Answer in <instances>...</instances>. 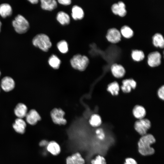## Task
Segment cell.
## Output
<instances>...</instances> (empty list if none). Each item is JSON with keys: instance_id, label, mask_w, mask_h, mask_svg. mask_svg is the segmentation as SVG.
I'll return each mask as SVG.
<instances>
[{"instance_id": "6da1fadb", "label": "cell", "mask_w": 164, "mask_h": 164, "mask_svg": "<svg viewBox=\"0 0 164 164\" xmlns=\"http://www.w3.org/2000/svg\"><path fill=\"white\" fill-rule=\"evenodd\" d=\"M156 140L153 135L147 134L142 136L138 143V150L139 152L143 156H148L153 155L155 153V149L151 146L154 143Z\"/></svg>"}, {"instance_id": "7a4b0ae2", "label": "cell", "mask_w": 164, "mask_h": 164, "mask_svg": "<svg viewBox=\"0 0 164 164\" xmlns=\"http://www.w3.org/2000/svg\"><path fill=\"white\" fill-rule=\"evenodd\" d=\"M32 43L35 46L44 52H47L52 46V43L49 37L44 34H39L33 39Z\"/></svg>"}, {"instance_id": "3957f363", "label": "cell", "mask_w": 164, "mask_h": 164, "mask_svg": "<svg viewBox=\"0 0 164 164\" xmlns=\"http://www.w3.org/2000/svg\"><path fill=\"white\" fill-rule=\"evenodd\" d=\"M12 25L17 33L22 34L26 32L29 28L28 20L21 15H18L12 21Z\"/></svg>"}, {"instance_id": "277c9868", "label": "cell", "mask_w": 164, "mask_h": 164, "mask_svg": "<svg viewBox=\"0 0 164 164\" xmlns=\"http://www.w3.org/2000/svg\"><path fill=\"white\" fill-rule=\"evenodd\" d=\"M70 63L73 68L82 71L85 70L88 66L89 60L87 56L77 54L73 56Z\"/></svg>"}, {"instance_id": "5b68a950", "label": "cell", "mask_w": 164, "mask_h": 164, "mask_svg": "<svg viewBox=\"0 0 164 164\" xmlns=\"http://www.w3.org/2000/svg\"><path fill=\"white\" fill-rule=\"evenodd\" d=\"M151 126L150 121L144 118L137 120L135 123L134 128L135 130L142 136L147 134Z\"/></svg>"}, {"instance_id": "8992f818", "label": "cell", "mask_w": 164, "mask_h": 164, "mask_svg": "<svg viewBox=\"0 0 164 164\" xmlns=\"http://www.w3.org/2000/svg\"><path fill=\"white\" fill-rule=\"evenodd\" d=\"M64 111L60 108H55L51 112L50 115L53 122L59 125H64L67 123L64 118Z\"/></svg>"}, {"instance_id": "52a82bcc", "label": "cell", "mask_w": 164, "mask_h": 164, "mask_svg": "<svg viewBox=\"0 0 164 164\" xmlns=\"http://www.w3.org/2000/svg\"><path fill=\"white\" fill-rule=\"evenodd\" d=\"M161 55L159 51H155L151 52L148 55V64L152 67H157L161 63Z\"/></svg>"}, {"instance_id": "ba28073f", "label": "cell", "mask_w": 164, "mask_h": 164, "mask_svg": "<svg viewBox=\"0 0 164 164\" xmlns=\"http://www.w3.org/2000/svg\"><path fill=\"white\" fill-rule=\"evenodd\" d=\"M106 37L109 42L115 43L121 40V36L120 31L117 28L113 27L108 30Z\"/></svg>"}, {"instance_id": "9c48e42d", "label": "cell", "mask_w": 164, "mask_h": 164, "mask_svg": "<svg viewBox=\"0 0 164 164\" xmlns=\"http://www.w3.org/2000/svg\"><path fill=\"white\" fill-rule=\"evenodd\" d=\"M111 9L114 14L118 15L121 17L125 16L127 12L125 5L122 1H119L117 3L113 4L111 6Z\"/></svg>"}, {"instance_id": "30bf717a", "label": "cell", "mask_w": 164, "mask_h": 164, "mask_svg": "<svg viewBox=\"0 0 164 164\" xmlns=\"http://www.w3.org/2000/svg\"><path fill=\"white\" fill-rule=\"evenodd\" d=\"M111 70L112 75L117 78H121L125 75L126 71L121 65L117 63L113 64L111 67Z\"/></svg>"}, {"instance_id": "8fae6325", "label": "cell", "mask_w": 164, "mask_h": 164, "mask_svg": "<svg viewBox=\"0 0 164 164\" xmlns=\"http://www.w3.org/2000/svg\"><path fill=\"white\" fill-rule=\"evenodd\" d=\"M137 86L136 81L133 79H127L124 80L122 82L121 87V91L124 93H130L132 89L135 88Z\"/></svg>"}, {"instance_id": "7c38bea8", "label": "cell", "mask_w": 164, "mask_h": 164, "mask_svg": "<svg viewBox=\"0 0 164 164\" xmlns=\"http://www.w3.org/2000/svg\"><path fill=\"white\" fill-rule=\"evenodd\" d=\"M1 86L5 91H9L13 90L15 87L14 81L12 78L9 77H4L1 80Z\"/></svg>"}, {"instance_id": "4fadbf2b", "label": "cell", "mask_w": 164, "mask_h": 164, "mask_svg": "<svg viewBox=\"0 0 164 164\" xmlns=\"http://www.w3.org/2000/svg\"><path fill=\"white\" fill-rule=\"evenodd\" d=\"M26 117L27 122L32 125H36L41 119L39 113L34 109L30 110L27 112Z\"/></svg>"}, {"instance_id": "5bb4252c", "label": "cell", "mask_w": 164, "mask_h": 164, "mask_svg": "<svg viewBox=\"0 0 164 164\" xmlns=\"http://www.w3.org/2000/svg\"><path fill=\"white\" fill-rule=\"evenodd\" d=\"M46 148L47 151L54 156L58 155L61 152V148L60 145L55 141L49 142Z\"/></svg>"}, {"instance_id": "9a60e30c", "label": "cell", "mask_w": 164, "mask_h": 164, "mask_svg": "<svg viewBox=\"0 0 164 164\" xmlns=\"http://www.w3.org/2000/svg\"><path fill=\"white\" fill-rule=\"evenodd\" d=\"M14 112L15 115L19 118H22L26 117L27 113V108L25 104L19 103L15 106Z\"/></svg>"}, {"instance_id": "2e32d148", "label": "cell", "mask_w": 164, "mask_h": 164, "mask_svg": "<svg viewBox=\"0 0 164 164\" xmlns=\"http://www.w3.org/2000/svg\"><path fill=\"white\" fill-rule=\"evenodd\" d=\"M146 113L145 108L142 105H136L132 110L134 116L138 120L144 118Z\"/></svg>"}, {"instance_id": "e0dca14e", "label": "cell", "mask_w": 164, "mask_h": 164, "mask_svg": "<svg viewBox=\"0 0 164 164\" xmlns=\"http://www.w3.org/2000/svg\"><path fill=\"white\" fill-rule=\"evenodd\" d=\"M26 124L22 118H18L15 119L13 125V127L15 131L18 133L23 134L25 131Z\"/></svg>"}, {"instance_id": "ac0fdd59", "label": "cell", "mask_w": 164, "mask_h": 164, "mask_svg": "<svg viewBox=\"0 0 164 164\" xmlns=\"http://www.w3.org/2000/svg\"><path fill=\"white\" fill-rule=\"evenodd\" d=\"M41 6L45 10L51 11L56 9L57 6V3L55 0H41Z\"/></svg>"}, {"instance_id": "d6986e66", "label": "cell", "mask_w": 164, "mask_h": 164, "mask_svg": "<svg viewBox=\"0 0 164 164\" xmlns=\"http://www.w3.org/2000/svg\"><path fill=\"white\" fill-rule=\"evenodd\" d=\"M12 10L9 4L4 3L0 5V15L3 18H5L11 15Z\"/></svg>"}, {"instance_id": "ffe728a7", "label": "cell", "mask_w": 164, "mask_h": 164, "mask_svg": "<svg viewBox=\"0 0 164 164\" xmlns=\"http://www.w3.org/2000/svg\"><path fill=\"white\" fill-rule=\"evenodd\" d=\"M152 41L155 47L163 48L164 47V39L163 35L160 33H155L152 36Z\"/></svg>"}, {"instance_id": "44dd1931", "label": "cell", "mask_w": 164, "mask_h": 164, "mask_svg": "<svg viewBox=\"0 0 164 164\" xmlns=\"http://www.w3.org/2000/svg\"><path fill=\"white\" fill-rule=\"evenodd\" d=\"M71 15L74 20L81 19L84 16V12L80 7L75 5L72 8Z\"/></svg>"}, {"instance_id": "7402d4cb", "label": "cell", "mask_w": 164, "mask_h": 164, "mask_svg": "<svg viewBox=\"0 0 164 164\" xmlns=\"http://www.w3.org/2000/svg\"><path fill=\"white\" fill-rule=\"evenodd\" d=\"M56 19L60 24L63 25L68 24L70 21L69 15L63 11H60L58 13Z\"/></svg>"}, {"instance_id": "603a6c76", "label": "cell", "mask_w": 164, "mask_h": 164, "mask_svg": "<svg viewBox=\"0 0 164 164\" xmlns=\"http://www.w3.org/2000/svg\"><path fill=\"white\" fill-rule=\"evenodd\" d=\"M120 87L118 82L114 81L110 83L108 86L107 91L112 95H118L120 90Z\"/></svg>"}, {"instance_id": "cb8c5ba5", "label": "cell", "mask_w": 164, "mask_h": 164, "mask_svg": "<svg viewBox=\"0 0 164 164\" xmlns=\"http://www.w3.org/2000/svg\"><path fill=\"white\" fill-rule=\"evenodd\" d=\"M90 125L94 128L99 127L102 124V119L101 116L97 114L92 115L89 121Z\"/></svg>"}, {"instance_id": "d4e9b609", "label": "cell", "mask_w": 164, "mask_h": 164, "mask_svg": "<svg viewBox=\"0 0 164 164\" xmlns=\"http://www.w3.org/2000/svg\"><path fill=\"white\" fill-rule=\"evenodd\" d=\"M131 56L134 61L138 62L142 60L144 58L145 55L142 50L135 49L132 51Z\"/></svg>"}, {"instance_id": "484cf974", "label": "cell", "mask_w": 164, "mask_h": 164, "mask_svg": "<svg viewBox=\"0 0 164 164\" xmlns=\"http://www.w3.org/2000/svg\"><path fill=\"white\" fill-rule=\"evenodd\" d=\"M121 33L126 38H130L133 35L134 32L132 29L129 26L124 25L120 29Z\"/></svg>"}, {"instance_id": "4316f807", "label": "cell", "mask_w": 164, "mask_h": 164, "mask_svg": "<svg viewBox=\"0 0 164 164\" xmlns=\"http://www.w3.org/2000/svg\"><path fill=\"white\" fill-rule=\"evenodd\" d=\"M48 62L50 65L55 69L59 68L61 63L60 59L55 55H52L50 57Z\"/></svg>"}, {"instance_id": "83f0119b", "label": "cell", "mask_w": 164, "mask_h": 164, "mask_svg": "<svg viewBox=\"0 0 164 164\" xmlns=\"http://www.w3.org/2000/svg\"><path fill=\"white\" fill-rule=\"evenodd\" d=\"M74 164H85V161L81 154L76 152L71 155Z\"/></svg>"}, {"instance_id": "f1b7e54d", "label": "cell", "mask_w": 164, "mask_h": 164, "mask_svg": "<svg viewBox=\"0 0 164 164\" xmlns=\"http://www.w3.org/2000/svg\"><path fill=\"white\" fill-rule=\"evenodd\" d=\"M57 46L59 50L62 53H66L68 51V44L64 40H61L58 43Z\"/></svg>"}, {"instance_id": "f546056e", "label": "cell", "mask_w": 164, "mask_h": 164, "mask_svg": "<svg viewBox=\"0 0 164 164\" xmlns=\"http://www.w3.org/2000/svg\"><path fill=\"white\" fill-rule=\"evenodd\" d=\"M91 164H106V161L104 157L98 155L94 159L91 160Z\"/></svg>"}, {"instance_id": "4dcf8cb0", "label": "cell", "mask_w": 164, "mask_h": 164, "mask_svg": "<svg viewBox=\"0 0 164 164\" xmlns=\"http://www.w3.org/2000/svg\"><path fill=\"white\" fill-rule=\"evenodd\" d=\"M97 138L100 140L103 141L105 138V134L104 129L100 128H97L95 131Z\"/></svg>"}, {"instance_id": "1f68e13d", "label": "cell", "mask_w": 164, "mask_h": 164, "mask_svg": "<svg viewBox=\"0 0 164 164\" xmlns=\"http://www.w3.org/2000/svg\"><path fill=\"white\" fill-rule=\"evenodd\" d=\"M157 94L160 99L162 100L164 99V85L161 86L158 89Z\"/></svg>"}, {"instance_id": "d6a6232c", "label": "cell", "mask_w": 164, "mask_h": 164, "mask_svg": "<svg viewBox=\"0 0 164 164\" xmlns=\"http://www.w3.org/2000/svg\"><path fill=\"white\" fill-rule=\"evenodd\" d=\"M124 164H138V163L134 159L128 157L125 159V162Z\"/></svg>"}, {"instance_id": "836d02e7", "label": "cell", "mask_w": 164, "mask_h": 164, "mask_svg": "<svg viewBox=\"0 0 164 164\" xmlns=\"http://www.w3.org/2000/svg\"><path fill=\"white\" fill-rule=\"evenodd\" d=\"M58 1L60 4L64 5H69L71 2L70 0H58Z\"/></svg>"}, {"instance_id": "e575fe53", "label": "cell", "mask_w": 164, "mask_h": 164, "mask_svg": "<svg viewBox=\"0 0 164 164\" xmlns=\"http://www.w3.org/2000/svg\"><path fill=\"white\" fill-rule=\"evenodd\" d=\"M49 142L46 140H43L39 142V145L42 147H46Z\"/></svg>"}, {"instance_id": "d590c367", "label": "cell", "mask_w": 164, "mask_h": 164, "mask_svg": "<svg viewBox=\"0 0 164 164\" xmlns=\"http://www.w3.org/2000/svg\"><path fill=\"white\" fill-rule=\"evenodd\" d=\"M66 164H74L73 159L71 155L68 156L66 159Z\"/></svg>"}, {"instance_id": "8d00e7d4", "label": "cell", "mask_w": 164, "mask_h": 164, "mask_svg": "<svg viewBox=\"0 0 164 164\" xmlns=\"http://www.w3.org/2000/svg\"><path fill=\"white\" fill-rule=\"evenodd\" d=\"M28 1L32 4H36L38 3L39 1L38 0H29Z\"/></svg>"}, {"instance_id": "74e56055", "label": "cell", "mask_w": 164, "mask_h": 164, "mask_svg": "<svg viewBox=\"0 0 164 164\" xmlns=\"http://www.w3.org/2000/svg\"><path fill=\"white\" fill-rule=\"evenodd\" d=\"M2 25V22L0 20V32L1 31V27Z\"/></svg>"}, {"instance_id": "f35d334b", "label": "cell", "mask_w": 164, "mask_h": 164, "mask_svg": "<svg viewBox=\"0 0 164 164\" xmlns=\"http://www.w3.org/2000/svg\"><path fill=\"white\" fill-rule=\"evenodd\" d=\"M1 72H0V75H1Z\"/></svg>"}]
</instances>
